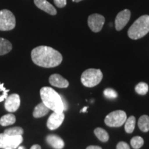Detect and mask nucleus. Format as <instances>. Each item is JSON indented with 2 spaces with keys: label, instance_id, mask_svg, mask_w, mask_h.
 <instances>
[{
  "label": "nucleus",
  "instance_id": "obj_4",
  "mask_svg": "<svg viewBox=\"0 0 149 149\" xmlns=\"http://www.w3.org/2000/svg\"><path fill=\"white\" fill-rule=\"evenodd\" d=\"M103 74L100 69L89 68L81 74V81L84 86L86 87H94L101 82Z\"/></svg>",
  "mask_w": 149,
  "mask_h": 149
},
{
  "label": "nucleus",
  "instance_id": "obj_5",
  "mask_svg": "<svg viewBox=\"0 0 149 149\" xmlns=\"http://www.w3.org/2000/svg\"><path fill=\"white\" fill-rule=\"evenodd\" d=\"M15 25V17L11 11L7 9L0 10V31H11L14 29Z\"/></svg>",
  "mask_w": 149,
  "mask_h": 149
},
{
  "label": "nucleus",
  "instance_id": "obj_8",
  "mask_svg": "<svg viewBox=\"0 0 149 149\" xmlns=\"http://www.w3.org/2000/svg\"><path fill=\"white\" fill-rule=\"evenodd\" d=\"M105 22L104 16L99 14L91 15L88 18V25L91 30L95 33H98L103 28Z\"/></svg>",
  "mask_w": 149,
  "mask_h": 149
},
{
  "label": "nucleus",
  "instance_id": "obj_32",
  "mask_svg": "<svg viewBox=\"0 0 149 149\" xmlns=\"http://www.w3.org/2000/svg\"><path fill=\"white\" fill-rule=\"evenodd\" d=\"M18 149H25V148L24 146H19L18 147Z\"/></svg>",
  "mask_w": 149,
  "mask_h": 149
},
{
  "label": "nucleus",
  "instance_id": "obj_12",
  "mask_svg": "<svg viewBox=\"0 0 149 149\" xmlns=\"http://www.w3.org/2000/svg\"><path fill=\"white\" fill-rule=\"evenodd\" d=\"M34 3L37 8L44 12L47 13L51 15H57V10L55 8L51 3L48 2L47 0H34Z\"/></svg>",
  "mask_w": 149,
  "mask_h": 149
},
{
  "label": "nucleus",
  "instance_id": "obj_11",
  "mask_svg": "<svg viewBox=\"0 0 149 149\" xmlns=\"http://www.w3.org/2000/svg\"><path fill=\"white\" fill-rule=\"evenodd\" d=\"M5 101V109L8 112H15L20 106V97L17 94H12L7 97Z\"/></svg>",
  "mask_w": 149,
  "mask_h": 149
},
{
  "label": "nucleus",
  "instance_id": "obj_2",
  "mask_svg": "<svg viewBox=\"0 0 149 149\" xmlns=\"http://www.w3.org/2000/svg\"><path fill=\"white\" fill-rule=\"evenodd\" d=\"M40 96L42 102L50 110L56 113H63L64 104L61 95L50 87H43L40 90Z\"/></svg>",
  "mask_w": 149,
  "mask_h": 149
},
{
  "label": "nucleus",
  "instance_id": "obj_3",
  "mask_svg": "<svg viewBox=\"0 0 149 149\" xmlns=\"http://www.w3.org/2000/svg\"><path fill=\"white\" fill-rule=\"evenodd\" d=\"M149 32V15H145L137 19L128 31V35L132 40H138Z\"/></svg>",
  "mask_w": 149,
  "mask_h": 149
},
{
  "label": "nucleus",
  "instance_id": "obj_1",
  "mask_svg": "<svg viewBox=\"0 0 149 149\" xmlns=\"http://www.w3.org/2000/svg\"><path fill=\"white\" fill-rule=\"evenodd\" d=\"M31 59L37 66L44 68H53L62 61L61 54L57 50L46 46H40L31 51Z\"/></svg>",
  "mask_w": 149,
  "mask_h": 149
},
{
  "label": "nucleus",
  "instance_id": "obj_27",
  "mask_svg": "<svg viewBox=\"0 0 149 149\" xmlns=\"http://www.w3.org/2000/svg\"><path fill=\"white\" fill-rule=\"evenodd\" d=\"M117 149H130V146L127 143L124 141H120L117 145Z\"/></svg>",
  "mask_w": 149,
  "mask_h": 149
},
{
  "label": "nucleus",
  "instance_id": "obj_33",
  "mask_svg": "<svg viewBox=\"0 0 149 149\" xmlns=\"http://www.w3.org/2000/svg\"><path fill=\"white\" fill-rule=\"evenodd\" d=\"M5 149H12V148H5Z\"/></svg>",
  "mask_w": 149,
  "mask_h": 149
},
{
  "label": "nucleus",
  "instance_id": "obj_28",
  "mask_svg": "<svg viewBox=\"0 0 149 149\" xmlns=\"http://www.w3.org/2000/svg\"><path fill=\"white\" fill-rule=\"evenodd\" d=\"M86 149H102L100 146H89L86 148Z\"/></svg>",
  "mask_w": 149,
  "mask_h": 149
},
{
  "label": "nucleus",
  "instance_id": "obj_21",
  "mask_svg": "<svg viewBox=\"0 0 149 149\" xmlns=\"http://www.w3.org/2000/svg\"><path fill=\"white\" fill-rule=\"evenodd\" d=\"M3 133L6 135H11V136H17V135H22L24 133L23 128L21 127H13L10 128L8 129L5 130Z\"/></svg>",
  "mask_w": 149,
  "mask_h": 149
},
{
  "label": "nucleus",
  "instance_id": "obj_10",
  "mask_svg": "<svg viewBox=\"0 0 149 149\" xmlns=\"http://www.w3.org/2000/svg\"><path fill=\"white\" fill-rule=\"evenodd\" d=\"M64 113H54L50 115L47 121V127L50 130H55L61 125L64 120Z\"/></svg>",
  "mask_w": 149,
  "mask_h": 149
},
{
  "label": "nucleus",
  "instance_id": "obj_14",
  "mask_svg": "<svg viewBox=\"0 0 149 149\" xmlns=\"http://www.w3.org/2000/svg\"><path fill=\"white\" fill-rule=\"evenodd\" d=\"M46 141L55 149H62L64 147V141L61 137L55 135H49L46 137Z\"/></svg>",
  "mask_w": 149,
  "mask_h": 149
},
{
  "label": "nucleus",
  "instance_id": "obj_23",
  "mask_svg": "<svg viewBox=\"0 0 149 149\" xmlns=\"http://www.w3.org/2000/svg\"><path fill=\"white\" fill-rule=\"evenodd\" d=\"M136 93L141 95H145L148 91V86L145 82H140L135 86Z\"/></svg>",
  "mask_w": 149,
  "mask_h": 149
},
{
  "label": "nucleus",
  "instance_id": "obj_9",
  "mask_svg": "<svg viewBox=\"0 0 149 149\" xmlns=\"http://www.w3.org/2000/svg\"><path fill=\"white\" fill-rule=\"evenodd\" d=\"M130 11L128 9L122 10L117 14L115 18V29L117 31L124 29L130 18Z\"/></svg>",
  "mask_w": 149,
  "mask_h": 149
},
{
  "label": "nucleus",
  "instance_id": "obj_13",
  "mask_svg": "<svg viewBox=\"0 0 149 149\" xmlns=\"http://www.w3.org/2000/svg\"><path fill=\"white\" fill-rule=\"evenodd\" d=\"M49 82L53 86L57 88H67L69 86V82L62 76L59 74H53L49 77Z\"/></svg>",
  "mask_w": 149,
  "mask_h": 149
},
{
  "label": "nucleus",
  "instance_id": "obj_29",
  "mask_svg": "<svg viewBox=\"0 0 149 149\" xmlns=\"http://www.w3.org/2000/svg\"><path fill=\"white\" fill-rule=\"evenodd\" d=\"M31 149H42V148H41V146H40V145L35 144V145H33V146H32Z\"/></svg>",
  "mask_w": 149,
  "mask_h": 149
},
{
  "label": "nucleus",
  "instance_id": "obj_16",
  "mask_svg": "<svg viewBox=\"0 0 149 149\" xmlns=\"http://www.w3.org/2000/svg\"><path fill=\"white\" fill-rule=\"evenodd\" d=\"M13 46L8 40L0 37V55H4L11 51Z\"/></svg>",
  "mask_w": 149,
  "mask_h": 149
},
{
  "label": "nucleus",
  "instance_id": "obj_15",
  "mask_svg": "<svg viewBox=\"0 0 149 149\" xmlns=\"http://www.w3.org/2000/svg\"><path fill=\"white\" fill-rule=\"evenodd\" d=\"M49 110L50 109L46 107L45 104L42 102V103L37 105V107L35 108L34 111L33 113V117L35 118H40V117L45 116L46 115L48 114Z\"/></svg>",
  "mask_w": 149,
  "mask_h": 149
},
{
  "label": "nucleus",
  "instance_id": "obj_19",
  "mask_svg": "<svg viewBox=\"0 0 149 149\" xmlns=\"http://www.w3.org/2000/svg\"><path fill=\"white\" fill-rule=\"evenodd\" d=\"M95 135L102 142H107L109 139V134L105 130L101 128H97L94 130Z\"/></svg>",
  "mask_w": 149,
  "mask_h": 149
},
{
  "label": "nucleus",
  "instance_id": "obj_7",
  "mask_svg": "<svg viewBox=\"0 0 149 149\" xmlns=\"http://www.w3.org/2000/svg\"><path fill=\"white\" fill-rule=\"evenodd\" d=\"M23 141L22 135L11 136L4 133L0 134V148H10L15 149Z\"/></svg>",
  "mask_w": 149,
  "mask_h": 149
},
{
  "label": "nucleus",
  "instance_id": "obj_31",
  "mask_svg": "<svg viewBox=\"0 0 149 149\" xmlns=\"http://www.w3.org/2000/svg\"><path fill=\"white\" fill-rule=\"evenodd\" d=\"M81 1H82V0H72V1H74V2H79Z\"/></svg>",
  "mask_w": 149,
  "mask_h": 149
},
{
  "label": "nucleus",
  "instance_id": "obj_6",
  "mask_svg": "<svg viewBox=\"0 0 149 149\" xmlns=\"http://www.w3.org/2000/svg\"><path fill=\"white\" fill-rule=\"evenodd\" d=\"M127 116L123 111H115L111 112L106 117L104 122L110 127H120L126 122Z\"/></svg>",
  "mask_w": 149,
  "mask_h": 149
},
{
  "label": "nucleus",
  "instance_id": "obj_25",
  "mask_svg": "<svg viewBox=\"0 0 149 149\" xmlns=\"http://www.w3.org/2000/svg\"><path fill=\"white\" fill-rule=\"evenodd\" d=\"M104 95L108 99H115L117 97V93L112 88H107L104 91Z\"/></svg>",
  "mask_w": 149,
  "mask_h": 149
},
{
  "label": "nucleus",
  "instance_id": "obj_24",
  "mask_svg": "<svg viewBox=\"0 0 149 149\" xmlns=\"http://www.w3.org/2000/svg\"><path fill=\"white\" fill-rule=\"evenodd\" d=\"M9 90L6 89L3 86V84L0 82V102L4 101L8 97Z\"/></svg>",
  "mask_w": 149,
  "mask_h": 149
},
{
  "label": "nucleus",
  "instance_id": "obj_26",
  "mask_svg": "<svg viewBox=\"0 0 149 149\" xmlns=\"http://www.w3.org/2000/svg\"><path fill=\"white\" fill-rule=\"evenodd\" d=\"M55 6L58 8H64L66 6V0H53Z\"/></svg>",
  "mask_w": 149,
  "mask_h": 149
},
{
  "label": "nucleus",
  "instance_id": "obj_20",
  "mask_svg": "<svg viewBox=\"0 0 149 149\" xmlns=\"http://www.w3.org/2000/svg\"><path fill=\"white\" fill-rule=\"evenodd\" d=\"M135 117L130 116L126 119L125 122V130L127 133H132L135 129Z\"/></svg>",
  "mask_w": 149,
  "mask_h": 149
},
{
  "label": "nucleus",
  "instance_id": "obj_22",
  "mask_svg": "<svg viewBox=\"0 0 149 149\" xmlns=\"http://www.w3.org/2000/svg\"><path fill=\"white\" fill-rule=\"evenodd\" d=\"M144 139L139 136H135L130 140V144L134 149H139L144 145Z\"/></svg>",
  "mask_w": 149,
  "mask_h": 149
},
{
  "label": "nucleus",
  "instance_id": "obj_18",
  "mask_svg": "<svg viewBox=\"0 0 149 149\" xmlns=\"http://www.w3.org/2000/svg\"><path fill=\"white\" fill-rule=\"evenodd\" d=\"M138 126L142 132H148L149 130V116L142 115L138 121Z\"/></svg>",
  "mask_w": 149,
  "mask_h": 149
},
{
  "label": "nucleus",
  "instance_id": "obj_30",
  "mask_svg": "<svg viewBox=\"0 0 149 149\" xmlns=\"http://www.w3.org/2000/svg\"><path fill=\"white\" fill-rule=\"evenodd\" d=\"M87 109H88V107H84L83 109H82V110H81V113H85V112H86Z\"/></svg>",
  "mask_w": 149,
  "mask_h": 149
},
{
  "label": "nucleus",
  "instance_id": "obj_17",
  "mask_svg": "<svg viewBox=\"0 0 149 149\" xmlns=\"http://www.w3.org/2000/svg\"><path fill=\"white\" fill-rule=\"evenodd\" d=\"M16 121L15 116L12 113L5 115L0 119V125L2 126H7L13 124Z\"/></svg>",
  "mask_w": 149,
  "mask_h": 149
}]
</instances>
